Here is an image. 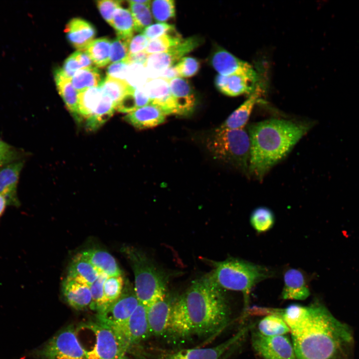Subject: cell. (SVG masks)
<instances>
[{"label": "cell", "mask_w": 359, "mask_h": 359, "mask_svg": "<svg viewBox=\"0 0 359 359\" xmlns=\"http://www.w3.org/2000/svg\"><path fill=\"white\" fill-rule=\"evenodd\" d=\"M28 154L23 150L12 146L0 150V168L11 163L25 160Z\"/></svg>", "instance_id": "cell-45"}, {"label": "cell", "mask_w": 359, "mask_h": 359, "mask_svg": "<svg viewBox=\"0 0 359 359\" xmlns=\"http://www.w3.org/2000/svg\"><path fill=\"white\" fill-rule=\"evenodd\" d=\"M258 332L266 337L286 335L290 330L282 319L277 315L270 314L261 320L258 324Z\"/></svg>", "instance_id": "cell-32"}, {"label": "cell", "mask_w": 359, "mask_h": 359, "mask_svg": "<svg viewBox=\"0 0 359 359\" xmlns=\"http://www.w3.org/2000/svg\"><path fill=\"white\" fill-rule=\"evenodd\" d=\"M129 65L125 61L112 63L107 69V76L125 81Z\"/></svg>", "instance_id": "cell-46"}, {"label": "cell", "mask_w": 359, "mask_h": 359, "mask_svg": "<svg viewBox=\"0 0 359 359\" xmlns=\"http://www.w3.org/2000/svg\"><path fill=\"white\" fill-rule=\"evenodd\" d=\"M150 6L152 15L158 22H165L175 16V4L174 0H153L151 1Z\"/></svg>", "instance_id": "cell-38"}, {"label": "cell", "mask_w": 359, "mask_h": 359, "mask_svg": "<svg viewBox=\"0 0 359 359\" xmlns=\"http://www.w3.org/2000/svg\"><path fill=\"white\" fill-rule=\"evenodd\" d=\"M207 148L215 158L248 172L250 142L244 129L218 128L207 140Z\"/></svg>", "instance_id": "cell-7"}, {"label": "cell", "mask_w": 359, "mask_h": 359, "mask_svg": "<svg viewBox=\"0 0 359 359\" xmlns=\"http://www.w3.org/2000/svg\"><path fill=\"white\" fill-rule=\"evenodd\" d=\"M107 277L106 274L100 273L98 278L90 286L92 300L90 308L98 312L105 308L103 286Z\"/></svg>", "instance_id": "cell-39"}, {"label": "cell", "mask_w": 359, "mask_h": 359, "mask_svg": "<svg viewBox=\"0 0 359 359\" xmlns=\"http://www.w3.org/2000/svg\"><path fill=\"white\" fill-rule=\"evenodd\" d=\"M130 40L117 37L112 41L110 48V62H127L129 55Z\"/></svg>", "instance_id": "cell-41"}, {"label": "cell", "mask_w": 359, "mask_h": 359, "mask_svg": "<svg viewBox=\"0 0 359 359\" xmlns=\"http://www.w3.org/2000/svg\"><path fill=\"white\" fill-rule=\"evenodd\" d=\"M179 76H180L175 65H173L163 71L159 77L170 81Z\"/></svg>", "instance_id": "cell-50"}, {"label": "cell", "mask_w": 359, "mask_h": 359, "mask_svg": "<svg viewBox=\"0 0 359 359\" xmlns=\"http://www.w3.org/2000/svg\"><path fill=\"white\" fill-rule=\"evenodd\" d=\"M12 146L0 138V150L9 149Z\"/></svg>", "instance_id": "cell-52"}, {"label": "cell", "mask_w": 359, "mask_h": 359, "mask_svg": "<svg viewBox=\"0 0 359 359\" xmlns=\"http://www.w3.org/2000/svg\"><path fill=\"white\" fill-rule=\"evenodd\" d=\"M100 273L82 255H76L69 266L67 277L89 286L98 278Z\"/></svg>", "instance_id": "cell-27"}, {"label": "cell", "mask_w": 359, "mask_h": 359, "mask_svg": "<svg viewBox=\"0 0 359 359\" xmlns=\"http://www.w3.org/2000/svg\"><path fill=\"white\" fill-rule=\"evenodd\" d=\"M63 295L68 304L77 310L91 307L92 300L90 286L68 277L62 284Z\"/></svg>", "instance_id": "cell-23"}, {"label": "cell", "mask_w": 359, "mask_h": 359, "mask_svg": "<svg viewBox=\"0 0 359 359\" xmlns=\"http://www.w3.org/2000/svg\"><path fill=\"white\" fill-rule=\"evenodd\" d=\"M291 334L297 359H351V329L321 303L309 306L307 320Z\"/></svg>", "instance_id": "cell-2"}, {"label": "cell", "mask_w": 359, "mask_h": 359, "mask_svg": "<svg viewBox=\"0 0 359 359\" xmlns=\"http://www.w3.org/2000/svg\"><path fill=\"white\" fill-rule=\"evenodd\" d=\"M100 273L108 276L122 275V272L114 257L106 251L91 249L81 253Z\"/></svg>", "instance_id": "cell-25"}, {"label": "cell", "mask_w": 359, "mask_h": 359, "mask_svg": "<svg viewBox=\"0 0 359 359\" xmlns=\"http://www.w3.org/2000/svg\"><path fill=\"white\" fill-rule=\"evenodd\" d=\"M262 83L259 82L252 93L220 126V128L243 129L247 124L255 105L259 101L263 92Z\"/></svg>", "instance_id": "cell-21"}, {"label": "cell", "mask_w": 359, "mask_h": 359, "mask_svg": "<svg viewBox=\"0 0 359 359\" xmlns=\"http://www.w3.org/2000/svg\"><path fill=\"white\" fill-rule=\"evenodd\" d=\"M183 39L177 31L150 40L144 50L148 55L166 51L178 44Z\"/></svg>", "instance_id": "cell-35"}, {"label": "cell", "mask_w": 359, "mask_h": 359, "mask_svg": "<svg viewBox=\"0 0 359 359\" xmlns=\"http://www.w3.org/2000/svg\"><path fill=\"white\" fill-rule=\"evenodd\" d=\"M251 343L264 359H297L292 341L286 335L266 337L257 331L252 335Z\"/></svg>", "instance_id": "cell-11"}, {"label": "cell", "mask_w": 359, "mask_h": 359, "mask_svg": "<svg viewBox=\"0 0 359 359\" xmlns=\"http://www.w3.org/2000/svg\"><path fill=\"white\" fill-rule=\"evenodd\" d=\"M209 61L211 66L220 75L241 74L259 80L258 73L250 64L222 47H218L214 49Z\"/></svg>", "instance_id": "cell-12"}, {"label": "cell", "mask_w": 359, "mask_h": 359, "mask_svg": "<svg viewBox=\"0 0 359 359\" xmlns=\"http://www.w3.org/2000/svg\"><path fill=\"white\" fill-rule=\"evenodd\" d=\"M250 328V326L242 328L231 338L216 346L183 349L168 353L164 356L163 359H219L226 351L246 334Z\"/></svg>", "instance_id": "cell-13"}, {"label": "cell", "mask_w": 359, "mask_h": 359, "mask_svg": "<svg viewBox=\"0 0 359 359\" xmlns=\"http://www.w3.org/2000/svg\"><path fill=\"white\" fill-rule=\"evenodd\" d=\"M54 76L57 90L68 111L77 122L78 93L72 85L71 78L67 77L62 72L61 68L56 69L55 70Z\"/></svg>", "instance_id": "cell-26"}, {"label": "cell", "mask_w": 359, "mask_h": 359, "mask_svg": "<svg viewBox=\"0 0 359 359\" xmlns=\"http://www.w3.org/2000/svg\"><path fill=\"white\" fill-rule=\"evenodd\" d=\"M134 274V290L140 303L148 307L167 296L168 277L143 252L125 248Z\"/></svg>", "instance_id": "cell-6"}, {"label": "cell", "mask_w": 359, "mask_h": 359, "mask_svg": "<svg viewBox=\"0 0 359 359\" xmlns=\"http://www.w3.org/2000/svg\"><path fill=\"white\" fill-rule=\"evenodd\" d=\"M149 80L144 65L130 64L125 81L131 87L135 89L143 87Z\"/></svg>", "instance_id": "cell-40"}, {"label": "cell", "mask_w": 359, "mask_h": 359, "mask_svg": "<svg viewBox=\"0 0 359 359\" xmlns=\"http://www.w3.org/2000/svg\"><path fill=\"white\" fill-rule=\"evenodd\" d=\"M180 77H191L195 75L200 68V63L195 58L183 57L175 65Z\"/></svg>", "instance_id": "cell-42"}, {"label": "cell", "mask_w": 359, "mask_h": 359, "mask_svg": "<svg viewBox=\"0 0 359 359\" xmlns=\"http://www.w3.org/2000/svg\"><path fill=\"white\" fill-rule=\"evenodd\" d=\"M87 359H127L129 347L115 329L99 322L81 325L76 329Z\"/></svg>", "instance_id": "cell-5"}, {"label": "cell", "mask_w": 359, "mask_h": 359, "mask_svg": "<svg viewBox=\"0 0 359 359\" xmlns=\"http://www.w3.org/2000/svg\"><path fill=\"white\" fill-rule=\"evenodd\" d=\"M166 115L158 106L149 104L127 114L124 119L135 128L143 129L164 123Z\"/></svg>", "instance_id": "cell-24"}, {"label": "cell", "mask_w": 359, "mask_h": 359, "mask_svg": "<svg viewBox=\"0 0 359 359\" xmlns=\"http://www.w3.org/2000/svg\"><path fill=\"white\" fill-rule=\"evenodd\" d=\"M149 41L150 40L143 33L133 36L129 45V54L144 51Z\"/></svg>", "instance_id": "cell-48"}, {"label": "cell", "mask_w": 359, "mask_h": 359, "mask_svg": "<svg viewBox=\"0 0 359 359\" xmlns=\"http://www.w3.org/2000/svg\"><path fill=\"white\" fill-rule=\"evenodd\" d=\"M173 303L166 296L147 307L151 335L161 336L168 332Z\"/></svg>", "instance_id": "cell-20"}, {"label": "cell", "mask_w": 359, "mask_h": 359, "mask_svg": "<svg viewBox=\"0 0 359 359\" xmlns=\"http://www.w3.org/2000/svg\"><path fill=\"white\" fill-rule=\"evenodd\" d=\"M7 203L5 198L1 194H0V218L3 214L6 207L7 206Z\"/></svg>", "instance_id": "cell-51"}, {"label": "cell", "mask_w": 359, "mask_h": 359, "mask_svg": "<svg viewBox=\"0 0 359 359\" xmlns=\"http://www.w3.org/2000/svg\"><path fill=\"white\" fill-rule=\"evenodd\" d=\"M64 32L70 43L78 50H85L94 40L96 29L88 21L79 17L70 19Z\"/></svg>", "instance_id": "cell-19"}, {"label": "cell", "mask_w": 359, "mask_h": 359, "mask_svg": "<svg viewBox=\"0 0 359 359\" xmlns=\"http://www.w3.org/2000/svg\"><path fill=\"white\" fill-rule=\"evenodd\" d=\"M311 124L271 119L252 125L248 172L258 180L284 159L309 131Z\"/></svg>", "instance_id": "cell-3"}, {"label": "cell", "mask_w": 359, "mask_h": 359, "mask_svg": "<svg viewBox=\"0 0 359 359\" xmlns=\"http://www.w3.org/2000/svg\"><path fill=\"white\" fill-rule=\"evenodd\" d=\"M115 330L122 337L129 348L132 345L147 338L151 334L148 322L147 307L139 303L127 321Z\"/></svg>", "instance_id": "cell-14"}, {"label": "cell", "mask_w": 359, "mask_h": 359, "mask_svg": "<svg viewBox=\"0 0 359 359\" xmlns=\"http://www.w3.org/2000/svg\"><path fill=\"white\" fill-rule=\"evenodd\" d=\"M214 265L211 275L215 282L222 289L241 292L246 309L252 288L272 275L267 267L236 258L214 262Z\"/></svg>", "instance_id": "cell-4"}, {"label": "cell", "mask_w": 359, "mask_h": 359, "mask_svg": "<svg viewBox=\"0 0 359 359\" xmlns=\"http://www.w3.org/2000/svg\"><path fill=\"white\" fill-rule=\"evenodd\" d=\"M129 10L133 17L135 30L143 32L153 21L152 14L149 4L139 3L133 0L128 1Z\"/></svg>", "instance_id": "cell-34"}, {"label": "cell", "mask_w": 359, "mask_h": 359, "mask_svg": "<svg viewBox=\"0 0 359 359\" xmlns=\"http://www.w3.org/2000/svg\"><path fill=\"white\" fill-rule=\"evenodd\" d=\"M171 95L175 107V114L187 115L193 110L196 98L190 84L181 77L169 81Z\"/></svg>", "instance_id": "cell-17"}, {"label": "cell", "mask_w": 359, "mask_h": 359, "mask_svg": "<svg viewBox=\"0 0 359 359\" xmlns=\"http://www.w3.org/2000/svg\"><path fill=\"white\" fill-rule=\"evenodd\" d=\"M148 56L145 51L129 54L127 62L130 64H137L145 66Z\"/></svg>", "instance_id": "cell-49"}, {"label": "cell", "mask_w": 359, "mask_h": 359, "mask_svg": "<svg viewBox=\"0 0 359 359\" xmlns=\"http://www.w3.org/2000/svg\"><path fill=\"white\" fill-rule=\"evenodd\" d=\"M112 26L115 29L117 37L131 40L133 36L135 24L129 10L121 6L114 12Z\"/></svg>", "instance_id": "cell-29"}, {"label": "cell", "mask_w": 359, "mask_h": 359, "mask_svg": "<svg viewBox=\"0 0 359 359\" xmlns=\"http://www.w3.org/2000/svg\"><path fill=\"white\" fill-rule=\"evenodd\" d=\"M104 79L97 67H91L78 70L71 78V82L79 93L90 88L100 87Z\"/></svg>", "instance_id": "cell-28"}, {"label": "cell", "mask_w": 359, "mask_h": 359, "mask_svg": "<svg viewBox=\"0 0 359 359\" xmlns=\"http://www.w3.org/2000/svg\"><path fill=\"white\" fill-rule=\"evenodd\" d=\"M176 31L174 25L165 22H159L151 24L142 32L149 40H152L162 35Z\"/></svg>", "instance_id": "cell-44"}, {"label": "cell", "mask_w": 359, "mask_h": 359, "mask_svg": "<svg viewBox=\"0 0 359 359\" xmlns=\"http://www.w3.org/2000/svg\"><path fill=\"white\" fill-rule=\"evenodd\" d=\"M229 318L222 289L211 274L195 280L173 302L168 332L180 338L213 335L227 326Z\"/></svg>", "instance_id": "cell-1"}, {"label": "cell", "mask_w": 359, "mask_h": 359, "mask_svg": "<svg viewBox=\"0 0 359 359\" xmlns=\"http://www.w3.org/2000/svg\"><path fill=\"white\" fill-rule=\"evenodd\" d=\"M259 80H255L241 74L224 76L217 75L215 78L216 88L222 94L229 96L242 94L250 95L253 92Z\"/></svg>", "instance_id": "cell-18"}, {"label": "cell", "mask_w": 359, "mask_h": 359, "mask_svg": "<svg viewBox=\"0 0 359 359\" xmlns=\"http://www.w3.org/2000/svg\"><path fill=\"white\" fill-rule=\"evenodd\" d=\"M81 69L82 67L80 62L74 52L65 60L61 70L67 77L71 78L75 73Z\"/></svg>", "instance_id": "cell-47"}, {"label": "cell", "mask_w": 359, "mask_h": 359, "mask_svg": "<svg viewBox=\"0 0 359 359\" xmlns=\"http://www.w3.org/2000/svg\"><path fill=\"white\" fill-rule=\"evenodd\" d=\"M122 1L102 0L96 1V5L103 18L111 26L116 9L121 6Z\"/></svg>", "instance_id": "cell-43"}, {"label": "cell", "mask_w": 359, "mask_h": 359, "mask_svg": "<svg viewBox=\"0 0 359 359\" xmlns=\"http://www.w3.org/2000/svg\"><path fill=\"white\" fill-rule=\"evenodd\" d=\"M139 304L134 288L127 284L117 300L98 312V321L113 329H117L127 321Z\"/></svg>", "instance_id": "cell-10"}, {"label": "cell", "mask_w": 359, "mask_h": 359, "mask_svg": "<svg viewBox=\"0 0 359 359\" xmlns=\"http://www.w3.org/2000/svg\"><path fill=\"white\" fill-rule=\"evenodd\" d=\"M310 294L306 279L301 271L291 268L285 272L282 299L304 300Z\"/></svg>", "instance_id": "cell-22"}, {"label": "cell", "mask_w": 359, "mask_h": 359, "mask_svg": "<svg viewBox=\"0 0 359 359\" xmlns=\"http://www.w3.org/2000/svg\"><path fill=\"white\" fill-rule=\"evenodd\" d=\"M111 41L107 37L94 39L85 50L96 67H103L110 62Z\"/></svg>", "instance_id": "cell-30"}, {"label": "cell", "mask_w": 359, "mask_h": 359, "mask_svg": "<svg viewBox=\"0 0 359 359\" xmlns=\"http://www.w3.org/2000/svg\"><path fill=\"white\" fill-rule=\"evenodd\" d=\"M43 359H87L77 336L76 329L68 326L53 336L40 352Z\"/></svg>", "instance_id": "cell-8"}, {"label": "cell", "mask_w": 359, "mask_h": 359, "mask_svg": "<svg viewBox=\"0 0 359 359\" xmlns=\"http://www.w3.org/2000/svg\"><path fill=\"white\" fill-rule=\"evenodd\" d=\"M104 94L109 97L116 107L118 103L132 88L126 81L107 76L100 87Z\"/></svg>", "instance_id": "cell-33"}, {"label": "cell", "mask_w": 359, "mask_h": 359, "mask_svg": "<svg viewBox=\"0 0 359 359\" xmlns=\"http://www.w3.org/2000/svg\"><path fill=\"white\" fill-rule=\"evenodd\" d=\"M250 223L254 229L258 232H263L271 229L275 221L272 211L265 207L255 208L250 216Z\"/></svg>", "instance_id": "cell-36"}, {"label": "cell", "mask_w": 359, "mask_h": 359, "mask_svg": "<svg viewBox=\"0 0 359 359\" xmlns=\"http://www.w3.org/2000/svg\"><path fill=\"white\" fill-rule=\"evenodd\" d=\"M149 104L150 99L143 87L132 88L118 103L116 110L128 114Z\"/></svg>", "instance_id": "cell-31"}, {"label": "cell", "mask_w": 359, "mask_h": 359, "mask_svg": "<svg viewBox=\"0 0 359 359\" xmlns=\"http://www.w3.org/2000/svg\"><path fill=\"white\" fill-rule=\"evenodd\" d=\"M143 87L150 99V104L158 106L166 115L175 114L169 81L160 77L151 79Z\"/></svg>", "instance_id": "cell-16"}, {"label": "cell", "mask_w": 359, "mask_h": 359, "mask_svg": "<svg viewBox=\"0 0 359 359\" xmlns=\"http://www.w3.org/2000/svg\"><path fill=\"white\" fill-rule=\"evenodd\" d=\"M124 283L122 275L107 277L103 286L106 305L105 309L120 297L124 289Z\"/></svg>", "instance_id": "cell-37"}, {"label": "cell", "mask_w": 359, "mask_h": 359, "mask_svg": "<svg viewBox=\"0 0 359 359\" xmlns=\"http://www.w3.org/2000/svg\"><path fill=\"white\" fill-rule=\"evenodd\" d=\"M201 40L197 36L189 37L166 51L149 55L144 66L149 79L159 78L163 71L198 47Z\"/></svg>", "instance_id": "cell-9"}, {"label": "cell", "mask_w": 359, "mask_h": 359, "mask_svg": "<svg viewBox=\"0 0 359 359\" xmlns=\"http://www.w3.org/2000/svg\"><path fill=\"white\" fill-rule=\"evenodd\" d=\"M25 160L15 161L0 168V194L5 198L8 205L20 206L17 185Z\"/></svg>", "instance_id": "cell-15"}]
</instances>
